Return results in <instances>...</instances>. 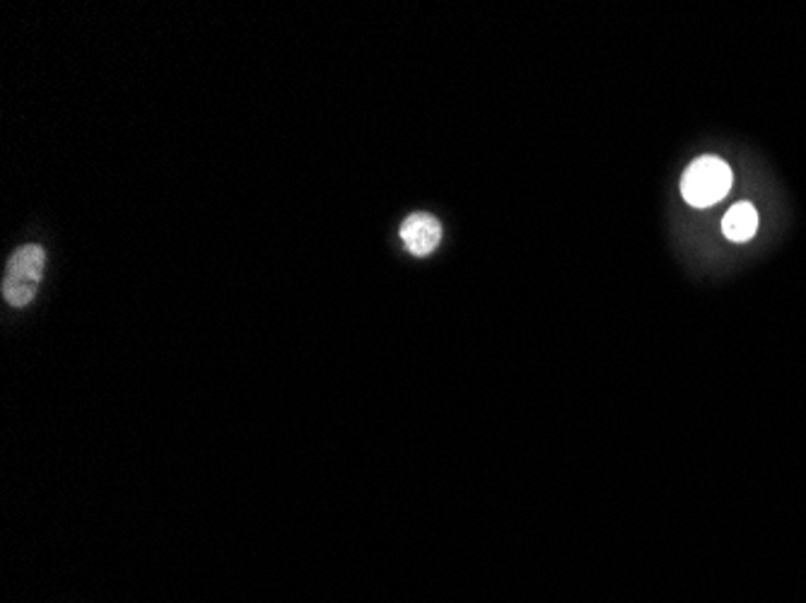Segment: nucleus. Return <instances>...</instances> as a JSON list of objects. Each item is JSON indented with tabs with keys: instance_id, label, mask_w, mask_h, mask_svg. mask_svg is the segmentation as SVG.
<instances>
[{
	"instance_id": "f257e3e1",
	"label": "nucleus",
	"mask_w": 806,
	"mask_h": 603,
	"mask_svg": "<svg viewBox=\"0 0 806 603\" xmlns=\"http://www.w3.org/2000/svg\"><path fill=\"white\" fill-rule=\"evenodd\" d=\"M732 169L720 158H698L681 177V193L689 205L708 208L720 203L732 189Z\"/></svg>"
},
{
	"instance_id": "f03ea898",
	"label": "nucleus",
	"mask_w": 806,
	"mask_h": 603,
	"mask_svg": "<svg viewBox=\"0 0 806 603\" xmlns=\"http://www.w3.org/2000/svg\"><path fill=\"white\" fill-rule=\"evenodd\" d=\"M47 254L39 244H25L8 261L3 278V298L13 306H27L39 290Z\"/></svg>"
},
{
	"instance_id": "7ed1b4c3",
	"label": "nucleus",
	"mask_w": 806,
	"mask_h": 603,
	"mask_svg": "<svg viewBox=\"0 0 806 603\" xmlns=\"http://www.w3.org/2000/svg\"><path fill=\"white\" fill-rule=\"evenodd\" d=\"M399 235H401L404 244H406L408 251H411V254L427 256L439 247L442 225H439L437 217H433V215L413 213L404 221Z\"/></svg>"
},
{
	"instance_id": "20e7f679",
	"label": "nucleus",
	"mask_w": 806,
	"mask_h": 603,
	"mask_svg": "<svg viewBox=\"0 0 806 603\" xmlns=\"http://www.w3.org/2000/svg\"><path fill=\"white\" fill-rule=\"evenodd\" d=\"M758 229V213L751 203H736L727 211L722 221V233L732 241H748Z\"/></svg>"
}]
</instances>
